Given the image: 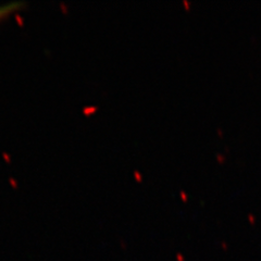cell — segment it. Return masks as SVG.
<instances>
[{
    "label": "cell",
    "instance_id": "6da1fadb",
    "mask_svg": "<svg viewBox=\"0 0 261 261\" xmlns=\"http://www.w3.org/2000/svg\"><path fill=\"white\" fill-rule=\"evenodd\" d=\"M25 6L27 5L24 3H11L0 6V23L9 19L14 13L24 9Z\"/></svg>",
    "mask_w": 261,
    "mask_h": 261
}]
</instances>
